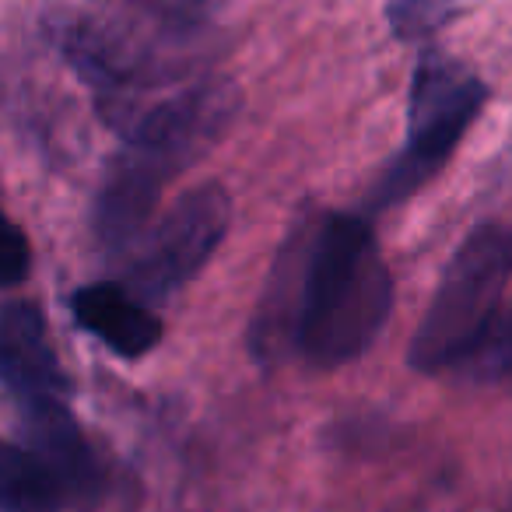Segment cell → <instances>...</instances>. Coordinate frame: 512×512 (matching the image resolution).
Returning a JSON list of instances; mask_svg holds the SVG:
<instances>
[{
	"mask_svg": "<svg viewBox=\"0 0 512 512\" xmlns=\"http://www.w3.org/2000/svg\"><path fill=\"white\" fill-rule=\"evenodd\" d=\"M390 309L393 278L372 228L355 214H327L278 256L249 341L260 358L341 369L372 348Z\"/></svg>",
	"mask_w": 512,
	"mask_h": 512,
	"instance_id": "cell-1",
	"label": "cell"
},
{
	"mask_svg": "<svg viewBox=\"0 0 512 512\" xmlns=\"http://www.w3.org/2000/svg\"><path fill=\"white\" fill-rule=\"evenodd\" d=\"M228 116L232 92L225 85L186 88L137 116L95 197L92 228L109 253L141 239L165 186L218 141Z\"/></svg>",
	"mask_w": 512,
	"mask_h": 512,
	"instance_id": "cell-2",
	"label": "cell"
},
{
	"mask_svg": "<svg viewBox=\"0 0 512 512\" xmlns=\"http://www.w3.org/2000/svg\"><path fill=\"white\" fill-rule=\"evenodd\" d=\"M512 278V228L481 225L463 239L442 274L407 362L418 372H442L470 362L491 334L498 302Z\"/></svg>",
	"mask_w": 512,
	"mask_h": 512,
	"instance_id": "cell-3",
	"label": "cell"
},
{
	"mask_svg": "<svg viewBox=\"0 0 512 512\" xmlns=\"http://www.w3.org/2000/svg\"><path fill=\"white\" fill-rule=\"evenodd\" d=\"M488 88L463 64L428 53L418 64L407 102V137L400 155L386 165L372 190V207H390L418 193L463 141L474 116L481 113Z\"/></svg>",
	"mask_w": 512,
	"mask_h": 512,
	"instance_id": "cell-4",
	"label": "cell"
},
{
	"mask_svg": "<svg viewBox=\"0 0 512 512\" xmlns=\"http://www.w3.org/2000/svg\"><path fill=\"white\" fill-rule=\"evenodd\" d=\"M228 225H232V197L225 186L200 183L186 190L165 211V218L137 242V256L130 260L123 288H130L148 306L172 299L204 271L214 249L225 242Z\"/></svg>",
	"mask_w": 512,
	"mask_h": 512,
	"instance_id": "cell-5",
	"label": "cell"
},
{
	"mask_svg": "<svg viewBox=\"0 0 512 512\" xmlns=\"http://www.w3.org/2000/svg\"><path fill=\"white\" fill-rule=\"evenodd\" d=\"M22 404V446L43 463L64 498H85L99 491V456L85 432L64 407V397H25Z\"/></svg>",
	"mask_w": 512,
	"mask_h": 512,
	"instance_id": "cell-6",
	"label": "cell"
},
{
	"mask_svg": "<svg viewBox=\"0 0 512 512\" xmlns=\"http://www.w3.org/2000/svg\"><path fill=\"white\" fill-rule=\"evenodd\" d=\"M0 386H8L18 400L67 397L71 390L50 327L32 302L0 306Z\"/></svg>",
	"mask_w": 512,
	"mask_h": 512,
	"instance_id": "cell-7",
	"label": "cell"
},
{
	"mask_svg": "<svg viewBox=\"0 0 512 512\" xmlns=\"http://www.w3.org/2000/svg\"><path fill=\"white\" fill-rule=\"evenodd\" d=\"M74 320L81 330L99 337L113 355L144 358L158 348L165 327L148 302L123 285H88L71 299Z\"/></svg>",
	"mask_w": 512,
	"mask_h": 512,
	"instance_id": "cell-8",
	"label": "cell"
},
{
	"mask_svg": "<svg viewBox=\"0 0 512 512\" xmlns=\"http://www.w3.org/2000/svg\"><path fill=\"white\" fill-rule=\"evenodd\" d=\"M67 498L22 442L0 439V512H57Z\"/></svg>",
	"mask_w": 512,
	"mask_h": 512,
	"instance_id": "cell-9",
	"label": "cell"
},
{
	"mask_svg": "<svg viewBox=\"0 0 512 512\" xmlns=\"http://www.w3.org/2000/svg\"><path fill=\"white\" fill-rule=\"evenodd\" d=\"M470 365H474L481 379H491V383H512V309L491 327V334L484 337L477 355L470 358Z\"/></svg>",
	"mask_w": 512,
	"mask_h": 512,
	"instance_id": "cell-10",
	"label": "cell"
},
{
	"mask_svg": "<svg viewBox=\"0 0 512 512\" xmlns=\"http://www.w3.org/2000/svg\"><path fill=\"white\" fill-rule=\"evenodd\" d=\"M32 271V249L25 232L0 211V288H15L29 278Z\"/></svg>",
	"mask_w": 512,
	"mask_h": 512,
	"instance_id": "cell-11",
	"label": "cell"
},
{
	"mask_svg": "<svg viewBox=\"0 0 512 512\" xmlns=\"http://www.w3.org/2000/svg\"><path fill=\"white\" fill-rule=\"evenodd\" d=\"M449 0H390V22L400 36H421L446 15Z\"/></svg>",
	"mask_w": 512,
	"mask_h": 512,
	"instance_id": "cell-12",
	"label": "cell"
},
{
	"mask_svg": "<svg viewBox=\"0 0 512 512\" xmlns=\"http://www.w3.org/2000/svg\"><path fill=\"white\" fill-rule=\"evenodd\" d=\"M158 11H165V15H183V18H190L197 8H204L207 0H151Z\"/></svg>",
	"mask_w": 512,
	"mask_h": 512,
	"instance_id": "cell-13",
	"label": "cell"
}]
</instances>
